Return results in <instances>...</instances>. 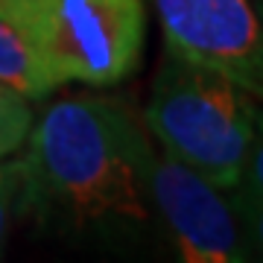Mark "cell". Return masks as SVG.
<instances>
[{"label": "cell", "instance_id": "obj_1", "mask_svg": "<svg viewBox=\"0 0 263 263\" xmlns=\"http://www.w3.org/2000/svg\"><path fill=\"white\" fill-rule=\"evenodd\" d=\"M27 138L29 193L53 199L85 222L146 219L149 143L117 100H62Z\"/></svg>", "mask_w": 263, "mask_h": 263}, {"label": "cell", "instance_id": "obj_2", "mask_svg": "<svg viewBox=\"0 0 263 263\" xmlns=\"http://www.w3.org/2000/svg\"><path fill=\"white\" fill-rule=\"evenodd\" d=\"M143 114L164 152L214 187L231 190L243 181L254 100L240 85L170 53Z\"/></svg>", "mask_w": 263, "mask_h": 263}, {"label": "cell", "instance_id": "obj_3", "mask_svg": "<svg viewBox=\"0 0 263 263\" xmlns=\"http://www.w3.org/2000/svg\"><path fill=\"white\" fill-rule=\"evenodd\" d=\"M38 50L59 85H114L138 67L143 0H24Z\"/></svg>", "mask_w": 263, "mask_h": 263}, {"label": "cell", "instance_id": "obj_4", "mask_svg": "<svg viewBox=\"0 0 263 263\" xmlns=\"http://www.w3.org/2000/svg\"><path fill=\"white\" fill-rule=\"evenodd\" d=\"M173 56L263 100V24L252 0H155Z\"/></svg>", "mask_w": 263, "mask_h": 263}, {"label": "cell", "instance_id": "obj_5", "mask_svg": "<svg viewBox=\"0 0 263 263\" xmlns=\"http://www.w3.org/2000/svg\"><path fill=\"white\" fill-rule=\"evenodd\" d=\"M146 190L187 263H243L252 246L231 202L170 152L146 155Z\"/></svg>", "mask_w": 263, "mask_h": 263}, {"label": "cell", "instance_id": "obj_6", "mask_svg": "<svg viewBox=\"0 0 263 263\" xmlns=\"http://www.w3.org/2000/svg\"><path fill=\"white\" fill-rule=\"evenodd\" d=\"M0 82L27 100H41L59 88L38 50L24 0H0Z\"/></svg>", "mask_w": 263, "mask_h": 263}, {"label": "cell", "instance_id": "obj_7", "mask_svg": "<svg viewBox=\"0 0 263 263\" xmlns=\"http://www.w3.org/2000/svg\"><path fill=\"white\" fill-rule=\"evenodd\" d=\"M29 126H32V111L27 105V97L0 82V158L12 155L27 141Z\"/></svg>", "mask_w": 263, "mask_h": 263}, {"label": "cell", "instance_id": "obj_8", "mask_svg": "<svg viewBox=\"0 0 263 263\" xmlns=\"http://www.w3.org/2000/svg\"><path fill=\"white\" fill-rule=\"evenodd\" d=\"M231 208L243 226L249 246H254L263 257V193L240 181L237 187H231Z\"/></svg>", "mask_w": 263, "mask_h": 263}, {"label": "cell", "instance_id": "obj_9", "mask_svg": "<svg viewBox=\"0 0 263 263\" xmlns=\"http://www.w3.org/2000/svg\"><path fill=\"white\" fill-rule=\"evenodd\" d=\"M27 193V167L24 161H0V243L9 226V216Z\"/></svg>", "mask_w": 263, "mask_h": 263}, {"label": "cell", "instance_id": "obj_10", "mask_svg": "<svg viewBox=\"0 0 263 263\" xmlns=\"http://www.w3.org/2000/svg\"><path fill=\"white\" fill-rule=\"evenodd\" d=\"M243 184H249L252 190L263 193V108H257V105H254L252 143H249V155H246Z\"/></svg>", "mask_w": 263, "mask_h": 263}]
</instances>
